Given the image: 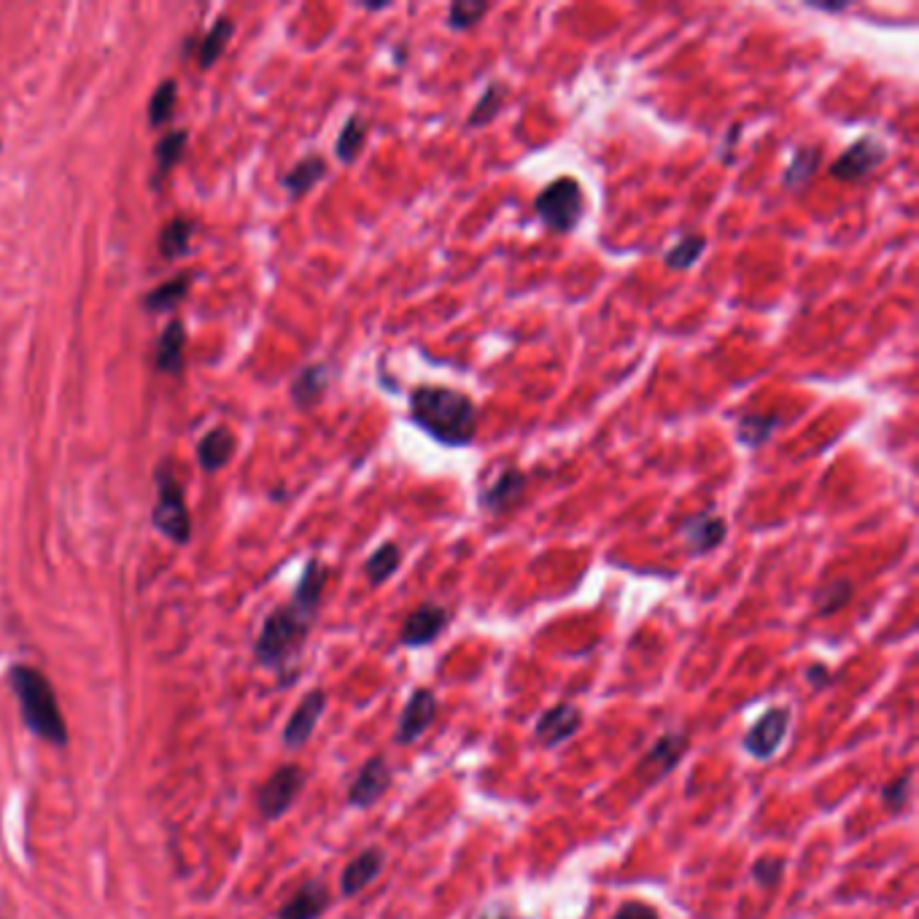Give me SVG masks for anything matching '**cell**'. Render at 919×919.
Masks as SVG:
<instances>
[{
	"instance_id": "8",
	"label": "cell",
	"mask_w": 919,
	"mask_h": 919,
	"mask_svg": "<svg viewBox=\"0 0 919 919\" xmlns=\"http://www.w3.org/2000/svg\"><path fill=\"white\" fill-rule=\"evenodd\" d=\"M884 159H887V148H884V143L871 135H863L860 141H855L852 146H847V152H844L842 157L831 165V176L844 183L863 181L866 176L874 174Z\"/></svg>"
},
{
	"instance_id": "40",
	"label": "cell",
	"mask_w": 919,
	"mask_h": 919,
	"mask_svg": "<svg viewBox=\"0 0 919 919\" xmlns=\"http://www.w3.org/2000/svg\"><path fill=\"white\" fill-rule=\"evenodd\" d=\"M739 135H742V130H739V124H733L731 132H728V143H723V163H731V152L737 146Z\"/></svg>"
},
{
	"instance_id": "16",
	"label": "cell",
	"mask_w": 919,
	"mask_h": 919,
	"mask_svg": "<svg viewBox=\"0 0 919 919\" xmlns=\"http://www.w3.org/2000/svg\"><path fill=\"white\" fill-rule=\"evenodd\" d=\"M726 532H728L726 521L709 513L688 515V518L680 524V537L691 556H706L715 548H720L723 539H726Z\"/></svg>"
},
{
	"instance_id": "1",
	"label": "cell",
	"mask_w": 919,
	"mask_h": 919,
	"mask_svg": "<svg viewBox=\"0 0 919 919\" xmlns=\"http://www.w3.org/2000/svg\"><path fill=\"white\" fill-rule=\"evenodd\" d=\"M326 577H330L326 566L319 559H313L302 572L300 585H297L289 605L267 614L254 645V656L262 666L273 671H286V666L300 656L310 625L319 614L321 599H324Z\"/></svg>"
},
{
	"instance_id": "12",
	"label": "cell",
	"mask_w": 919,
	"mask_h": 919,
	"mask_svg": "<svg viewBox=\"0 0 919 919\" xmlns=\"http://www.w3.org/2000/svg\"><path fill=\"white\" fill-rule=\"evenodd\" d=\"M685 750H688L685 733H664V737L651 747V752L636 763V777L651 788V785L660 783V779L669 777V774L675 772L680 757L685 755Z\"/></svg>"
},
{
	"instance_id": "37",
	"label": "cell",
	"mask_w": 919,
	"mask_h": 919,
	"mask_svg": "<svg viewBox=\"0 0 919 919\" xmlns=\"http://www.w3.org/2000/svg\"><path fill=\"white\" fill-rule=\"evenodd\" d=\"M785 869H788V860L766 855V858H761L755 866H752V879H755L763 890H774L779 882H783Z\"/></svg>"
},
{
	"instance_id": "21",
	"label": "cell",
	"mask_w": 919,
	"mask_h": 919,
	"mask_svg": "<svg viewBox=\"0 0 919 919\" xmlns=\"http://www.w3.org/2000/svg\"><path fill=\"white\" fill-rule=\"evenodd\" d=\"M326 386H330V370L324 365H310L291 383V399L300 410H308L324 396Z\"/></svg>"
},
{
	"instance_id": "33",
	"label": "cell",
	"mask_w": 919,
	"mask_h": 919,
	"mask_svg": "<svg viewBox=\"0 0 919 919\" xmlns=\"http://www.w3.org/2000/svg\"><path fill=\"white\" fill-rule=\"evenodd\" d=\"M176 100H178V87L176 82H163L159 84V89L154 92L152 100H148V124L152 128H163V124H168L170 119H174V108H176Z\"/></svg>"
},
{
	"instance_id": "27",
	"label": "cell",
	"mask_w": 919,
	"mask_h": 919,
	"mask_svg": "<svg viewBox=\"0 0 919 919\" xmlns=\"http://www.w3.org/2000/svg\"><path fill=\"white\" fill-rule=\"evenodd\" d=\"M399 564H402L399 545L383 542L381 548L367 559L365 574H367V580H370V585H383L386 580L394 577V572L399 570Z\"/></svg>"
},
{
	"instance_id": "6",
	"label": "cell",
	"mask_w": 919,
	"mask_h": 919,
	"mask_svg": "<svg viewBox=\"0 0 919 919\" xmlns=\"http://www.w3.org/2000/svg\"><path fill=\"white\" fill-rule=\"evenodd\" d=\"M302 788H306V772L297 763H286L264 779L260 792H256V809L264 820L284 817L291 803L300 798Z\"/></svg>"
},
{
	"instance_id": "19",
	"label": "cell",
	"mask_w": 919,
	"mask_h": 919,
	"mask_svg": "<svg viewBox=\"0 0 919 919\" xmlns=\"http://www.w3.org/2000/svg\"><path fill=\"white\" fill-rule=\"evenodd\" d=\"M235 447H238V440H235V434L229 432L227 427L211 429V432L205 434L198 445L200 467H203L205 473L224 469L229 464V458L235 456Z\"/></svg>"
},
{
	"instance_id": "14",
	"label": "cell",
	"mask_w": 919,
	"mask_h": 919,
	"mask_svg": "<svg viewBox=\"0 0 919 919\" xmlns=\"http://www.w3.org/2000/svg\"><path fill=\"white\" fill-rule=\"evenodd\" d=\"M580 723H583V715H580L577 706L570 701H561V704L550 706L539 715L537 726H534V739L545 747H559L580 731Z\"/></svg>"
},
{
	"instance_id": "28",
	"label": "cell",
	"mask_w": 919,
	"mask_h": 919,
	"mask_svg": "<svg viewBox=\"0 0 919 919\" xmlns=\"http://www.w3.org/2000/svg\"><path fill=\"white\" fill-rule=\"evenodd\" d=\"M365 141H367V122L361 117H350L348 122L343 124L341 135H337V143H335L337 159H341L343 165L356 163V157H359L361 148H365Z\"/></svg>"
},
{
	"instance_id": "43",
	"label": "cell",
	"mask_w": 919,
	"mask_h": 919,
	"mask_svg": "<svg viewBox=\"0 0 919 919\" xmlns=\"http://www.w3.org/2000/svg\"><path fill=\"white\" fill-rule=\"evenodd\" d=\"M365 9L367 11H383V9H389V3H365Z\"/></svg>"
},
{
	"instance_id": "20",
	"label": "cell",
	"mask_w": 919,
	"mask_h": 919,
	"mask_svg": "<svg viewBox=\"0 0 919 919\" xmlns=\"http://www.w3.org/2000/svg\"><path fill=\"white\" fill-rule=\"evenodd\" d=\"M783 423L785 418L779 416V413H747L737 423V440L742 442V445L752 447V451H757V447H763L772 440V434L777 432Z\"/></svg>"
},
{
	"instance_id": "24",
	"label": "cell",
	"mask_w": 919,
	"mask_h": 919,
	"mask_svg": "<svg viewBox=\"0 0 919 919\" xmlns=\"http://www.w3.org/2000/svg\"><path fill=\"white\" fill-rule=\"evenodd\" d=\"M324 176H326V163L319 157V154H310V157L300 159V163L286 174L284 187L289 189L291 198H302V194H308Z\"/></svg>"
},
{
	"instance_id": "9",
	"label": "cell",
	"mask_w": 919,
	"mask_h": 919,
	"mask_svg": "<svg viewBox=\"0 0 919 919\" xmlns=\"http://www.w3.org/2000/svg\"><path fill=\"white\" fill-rule=\"evenodd\" d=\"M434 720H438V696L429 688H416L407 699L405 709H402L399 723H396L394 744H416L432 728Z\"/></svg>"
},
{
	"instance_id": "18",
	"label": "cell",
	"mask_w": 919,
	"mask_h": 919,
	"mask_svg": "<svg viewBox=\"0 0 919 919\" xmlns=\"http://www.w3.org/2000/svg\"><path fill=\"white\" fill-rule=\"evenodd\" d=\"M330 909V890L321 879H310L278 909V919H319Z\"/></svg>"
},
{
	"instance_id": "5",
	"label": "cell",
	"mask_w": 919,
	"mask_h": 919,
	"mask_svg": "<svg viewBox=\"0 0 919 919\" xmlns=\"http://www.w3.org/2000/svg\"><path fill=\"white\" fill-rule=\"evenodd\" d=\"M152 521L165 537L178 545H187L192 537V521H189L183 488L176 473H170L168 464L157 469V508H154Z\"/></svg>"
},
{
	"instance_id": "29",
	"label": "cell",
	"mask_w": 919,
	"mask_h": 919,
	"mask_svg": "<svg viewBox=\"0 0 919 919\" xmlns=\"http://www.w3.org/2000/svg\"><path fill=\"white\" fill-rule=\"evenodd\" d=\"M232 31H235V25L227 20V16H224V20H216V25L211 27L208 36H205L203 44L198 46V62L203 71H208V68L219 60L224 46H227L229 36H232Z\"/></svg>"
},
{
	"instance_id": "26",
	"label": "cell",
	"mask_w": 919,
	"mask_h": 919,
	"mask_svg": "<svg viewBox=\"0 0 919 919\" xmlns=\"http://www.w3.org/2000/svg\"><path fill=\"white\" fill-rule=\"evenodd\" d=\"M508 95H510V89L504 87V84H499V82L488 84V87L482 89L480 100L475 103V108L469 111L467 128L478 130V128H486L488 122H493V119L499 117V111L504 108V100H508Z\"/></svg>"
},
{
	"instance_id": "36",
	"label": "cell",
	"mask_w": 919,
	"mask_h": 919,
	"mask_svg": "<svg viewBox=\"0 0 919 919\" xmlns=\"http://www.w3.org/2000/svg\"><path fill=\"white\" fill-rule=\"evenodd\" d=\"M909 798H911V772H904L900 777L890 779V783L882 788V807L893 814L904 812Z\"/></svg>"
},
{
	"instance_id": "34",
	"label": "cell",
	"mask_w": 919,
	"mask_h": 919,
	"mask_svg": "<svg viewBox=\"0 0 919 919\" xmlns=\"http://www.w3.org/2000/svg\"><path fill=\"white\" fill-rule=\"evenodd\" d=\"M189 240H192V222L174 219L159 235V251L168 260H178L189 249Z\"/></svg>"
},
{
	"instance_id": "39",
	"label": "cell",
	"mask_w": 919,
	"mask_h": 919,
	"mask_svg": "<svg viewBox=\"0 0 919 919\" xmlns=\"http://www.w3.org/2000/svg\"><path fill=\"white\" fill-rule=\"evenodd\" d=\"M807 682L814 688V691H823V688H828L833 682L831 669L825 664H812L807 669Z\"/></svg>"
},
{
	"instance_id": "25",
	"label": "cell",
	"mask_w": 919,
	"mask_h": 919,
	"mask_svg": "<svg viewBox=\"0 0 919 919\" xmlns=\"http://www.w3.org/2000/svg\"><path fill=\"white\" fill-rule=\"evenodd\" d=\"M852 596H855L852 580L849 577L831 580V583H825L823 588L814 594V612H817V618H831V614L844 610V607L852 601Z\"/></svg>"
},
{
	"instance_id": "31",
	"label": "cell",
	"mask_w": 919,
	"mask_h": 919,
	"mask_svg": "<svg viewBox=\"0 0 919 919\" xmlns=\"http://www.w3.org/2000/svg\"><path fill=\"white\" fill-rule=\"evenodd\" d=\"M189 286H192V281H189V275H178V278L168 281V284L157 286L154 291H148L146 295V308L154 310V313H163V310H174L178 302L187 297Z\"/></svg>"
},
{
	"instance_id": "35",
	"label": "cell",
	"mask_w": 919,
	"mask_h": 919,
	"mask_svg": "<svg viewBox=\"0 0 919 919\" xmlns=\"http://www.w3.org/2000/svg\"><path fill=\"white\" fill-rule=\"evenodd\" d=\"M187 138L189 135L183 130H174L157 143V148H154V159H157V176H168V170L174 168L178 159H181L183 146H187Z\"/></svg>"
},
{
	"instance_id": "2",
	"label": "cell",
	"mask_w": 919,
	"mask_h": 919,
	"mask_svg": "<svg viewBox=\"0 0 919 919\" xmlns=\"http://www.w3.org/2000/svg\"><path fill=\"white\" fill-rule=\"evenodd\" d=\"M410 418L440 445L464 447L478 432V407L473 396L451 386H416L410 394Z\"/></svg>"
},
{
	"instance_id": "13",
	"label": "cell",
	"mask_w": 919,
	"mask_h": 919,
	"mask_svg": "<svg viewBox=\"0 0 919 919\" xmlns=\"http://www.w3.org/2000/svg\"><path fill=\"white\" fill-rule=\"evenodd\" d=\"M528 488V475L524 469L510 467L499 475L497 480L488 488L480 491V510H486L488 515H504L515 508V504L524 499Z\"/></svg>"
},
{
	"instance_id": "42",
	"label": "cell",
	"mask_w": 919,
	"mask_h": 919,
	"mask_svg": "<svg viewBox=\"0 0 919 919\" xmlns=\"http://www.w3.org/2000/svg\"><path fill=\"white\" fill-rule=\"evenodd\" d=\"M814 9H820V11H844V9H847V3H831V5H814Z\"/></svg>"
},
{
	"instance_id": "4",
	"label": "cell",
	"mask_w": 919,
	"mask_h": 919,
	"mask_svg": "<svg viewBox=\"0 0 919 919\" xmlns=\"http://www.w3.org/2000/svg\"><path fill=\"white\" fill-rule=\"evenodd\" d=\"M537 219L556 235H570L585 214V192L577 178L561 176L550 181L534 200Z\"/></svg>"
},
{
	"instance_id": "10",
	"label": "cell",
	"mask_w": 919,
	"mask_h": 919,
	"mask_svg": "<svg viewBox=\"0 0 919 919\" xmlns=\"http://www.w3.org/2000/svg\"><path fill=\"white\" fill-rule=\"evenodd\" d=\"M394 783L392 766H389L386 755H372L359 774L354 777L348 788V803L354 809H372Z\"/></svg>"
},
{
	"instance_id": "15",
	"label": "cell",
	"mask_w": 919,
	"mask_h": 919,
	"mask_svg": "<svg viewBox=\"0 0 919 919\" xmlns=\"http://www.w3.org/2000/svg\"><path fill=\"white\" fill-rule=\"evenodd\" d=\"M324 709H326V693L321 691V688L306 693L300 704H297V709L291 712L289 723H286L284 744L291 747V750L306 747L310 742V737H313V731H315V726H319Z\"/></svg>"
},
{
	"instance_id": "38",
	"label": "cell",
	"mask_w": 919,
	"mask_h": 919,
	"mask_svg": "<svg viewBox=\"0 0 919 919\" xmlns=\"http://www.w3.org/2000/svg\"><path fill=\"white\" fill-rule=\"evenodd\" d=\"M612 919H660V917L656 915V909H651L647 904L629 900V904H623L618 911H614Z\"/></svg>"
},
{
	"instance_id": "17",
	"label": "cell",
	"mask_w": 919,
	"mask_h": 919,
	"mask_svg": "<svg viewBox=\"0 0 919 919\" xmlns=\"http://www.w3.org/2000/svg\"><path fill=\"white\" fill-rule=\"evenodd\" d=\"M383 866H386V852H383L381 847H367L365 852L356 855L346 869H343L341 893L346 895V898L359 895L361 890H367L378 876H381Z\"/></svg>"
},
{
	"instance_id": "3",
	"label": "cell",
	"mask_w": 919,
	"mask_h": 919,
	"mask_svg": "<svg viewBox=\"0 0 919 919\" xmlns=\"http://www.w3.org/2000/svg\"><path fill=\"white\" fill-rule=\"evenodd\" d=\"M9 685L20 701V712L25 726L36 733L44 742L55 747L68 744V726L62 717L60 704H57V693L51 682L46 680L38 669L33 666H11L9 669Z\"/></svg>"
},
{
	"instance_id": "41",
	"label": "cell",
	"mask_w": 919,
	"mask_h": 919,
	"mask_svg": "<svg viewBox=\"0 0 919 919\" xmlns=\"http://www.w3.org/2000/svg\"><path fill=\"white\" fill-rule=\"evenodd\" d=\"M480 919H510V915L504 909H488V911H482Z\"/></svg>"
},
{
	"instance_id": "7",
	"label": "cell",
	"mask_w": 919,
	"mask_h": 919,
	"mask_svg": "<svg viewBox=\"0 0 919 919\" xmlns=\"http://www.w3.org/2000/svg\"><path fill=\"white\" fill-rule=\"evenodd\" d=\"M788 731H790V709L788 706H772V709L763 712V715L757 717L755 726L744 733L747 755H752L761 763L772 761V757L779 752V747H783Z\"/></svg>"
},
{
	"instance_id": "32",
	"label": "cell",
	"mask_w": 919,
	"mask_h": 919,
	"mask_svg": "<svg viewBox=\"0 0 919 919\" xmlns=\"http://www.w3.org/2000/svg\"><path fill=\"white\" fill-rule=\"evenodd\" d=\"M704 249H706L704 235H685V238H682L680 243L675 246V249L666 251L664 264L669 270H691L693 264L701 260Z\"/></svg>"
},
{
	"instance_id": "11",
	"label": "cell",
	"mask_w": 919,
	"mask_h": 919,
	"mask_svg": "<svg viewBox=\"0 0 919 919\" xmlns=\"http://www.w3.org/2000/svg\"><path fill=\"white\" fill-rule=\"evenodd\" d=\"M451 623V612L434 601H423L405 618L399 629V645L405 647H427L438 642V636Z\"/></svg>"
},
{
	"instance_id": "22",
	"label": "cell",
	"mask_w": 919,
	"mask_h": 919,
	"mask_svg": "<svg viewBox=\"0 0 919 919\" xmlns=\"http://www.w3.org/2000/svg\"><path fill=\"white\" fill-rule=\"evenodd\" d=\"M820 163H823V152H820L817 146L796 148L788 170H785V176H783L785 189H790V192H803V189L809 187V181L814 178V174H817Z\"/></svg>"
},
{
	"instance_id": "23",
	"label": "cell",
	"mask_w": 919,
	"mask_h": 919,
	"mask_svg": "<svg viewBox=\"0 0 919 919\" xmlns=\"http://www.w3.org/2000/svg\"><path fill=\"white\" fill-rule=\"evenodd\" d=\"M183 346H187V332L181 321H170L168 330L163 332L157 343V370L165 375H176L183 365Z\"/></svg>"
},
{
	"instance_id": "30",
	"label": "cell",
	"mask_w": 919,
	"mask_h": 919,
	"mask_svg": "<svg viewBox=\"0 0 919 919\" xmlns=\"http://www.w3.org/2000/svg\"><path fill=\"white\" fill-rule=\"evenodd\" d=\"M488 11H491V5L482 3V0H456V3H451V9H447L445 25L451 27L453 33L473 31Z\"/></svg>"
}]
</instances>
